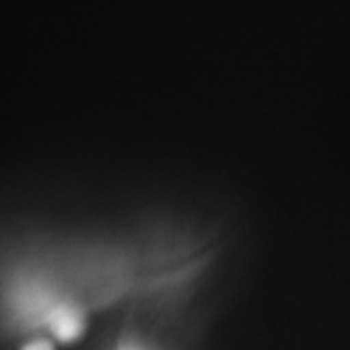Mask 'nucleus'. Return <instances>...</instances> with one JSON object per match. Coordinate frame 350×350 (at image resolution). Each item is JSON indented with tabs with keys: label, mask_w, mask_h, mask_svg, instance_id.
<instances>
[{
	"label": "nucleus",
	"mask_w": 350,
	"mask_h": 350,
	"mask_svg": "<svg viewBox=\"0 0 350 350\" xmlns=\"http://www.w3.org/2000/svg\"><path fill=\"white\" fill-rule=\"evenodd\" d=\"M46 323L60 342H73L85 332V310L75 301H57L46 313Z\"/></svg>",
	"instance_id": "1"
},
{
	"label": "nucleus",
	"mask_w": 350,
	"mask_h": 350,
	"mask_svg": "<svg viewBox=\"0 0 350 350\" xmlns=\"http://www.w3.org/2000/svg\"><path fill=\"white\" fill-rule=\"evenodd\" d=\"M119 350H146V349H143L142 345H138L135 342H124L119 347Z\"/></svg>",
	"instance_id": "3"
},
{
	"label": "nucleus",
	"mask_w": 350,
	"mask_h": 350,
	"mask_svg": "<svg viewBox=\"0 0 350 350\" xmlns=\"http://www.w3.org/2000/svg\"><path fill=\"white\" fill-rule=\"evenodd\" d=\"M21 350H54V345L47 339H36L33 342L26 344Z\"/></svg>",
	"instance_id": "2"
}]
</instances>
